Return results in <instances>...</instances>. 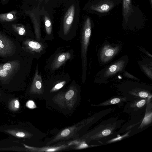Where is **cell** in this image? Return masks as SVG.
Returning a JSON list of instances; mask_svg holds the SVG:
<instances>
[{
  "label": "cell",
  "instance_id": "cell-1",
  "mask_svg": "<svg viewBox=\"0 0 152 152\" xmlns=\"http://www.w3.org/2000/svg\"><path fill=\"white\" fill-rule=\"evenodd\" d=\"M120 0H96L90 9L98 15L106 14L119 4Z\"/></svg>",
  "mask_w": 152,
  "mask_h": 152
},
{
  "label": "cell",
  "instance_id": "cell-2",
  "mask_svg": "<svg viewBox=\"0 0 152 152\" xmlns=\"http://www.w3.org/2000/svg\"><path fill=\"white\" fill-rule=\"evenodd\" d=\"M20 63L17 60L9 61L0 64V80L5 81L18 70Z\"/></svg>",
  "mask_w": 152,
  "mask_h": 152
},
{
  "label": "cell",
  "instance_id": "cell-3",
  "mask_svg": "<svg viewBox=\"0 0 152 152\" xmlns=\"http://www.w3.org/2000/svg\"><path fill=\"white\" fill-rule=\"evenodd\" d=\"M15 49L12 41L4 34L0 33V56L7 57L12 54Z\"/></svg>",
  "mask_w": 152,
  "mask_h": 152
},
{
  "label": "cell",
  "instance_id": "cell-4",
  "mask_svg": "<svg viewBox=\"0 0 152 152\" xmlns=\"http://www.w3.org/2000/svg\"><path fill=\"white\" fill-rule=\"evenodd\" d=\"M91 34V21L89 18H88L85 23L82 39V54L84 58Z\"/></svg>",
  "mask_w": 152,
  "mask_h": 152
},
{
  "label": "cell",
  "instance_id": "cell-5",
  "mask_svg": "<svg viewBox=\"0 0 152 152\" xmlns=\"http://www.w3.org/2000/svg\"><path fill=\"white\" fill-rule=\"evenodd\" d=\"M78 124L73 126L65 129L59 133L55 138L48 142L50 144L55 142L70 138L78 131Z\"/></svg>",
  "mask_w": 152,
  "mask_h": 152
},
{
  "label": "cell",
  "instance_id": "cell-6",
  "mask_svg": "<svg viewBox=\"0 0 152 152\" xmlns=\"http://www.w3.org/2000/svg\"><path fill=\"white\" fill-rule=\"evenodd\" d=\"M42 91V83L41 76L38 74L37 68L31 86L30 92L33 94L41 93Z\"/></svg>",
  "mask_w": 152,
  "mask_h": 152
},
{
  "label": "cell",
  "instance_id": "cell-7",
  "mask_svg": "<svg viewBox=\"0 0 152 152\" xmlns=\"http://www.w3.org/2000/svg\"><path fill=\"white\" fill-rule=\"evenodd\" d=\"M75 13V7L73 4L69 8L66 13L64 20V32L65 35L68 32L72 22Z\"/></svg>",
  "mask_w": 152,
  "mask_h": 152
},
{
  "label": "cell",
  "instance_id": "cell-8",
  "mask_svg": "<svg viewBox=\"0 0 152 152\" xmlns=\"http://www.w3.org/2000/svg\"><path fill=\"white\" fill-rule=\"evenodd\" d=\"M70 146L67 145L63 144L56 146H46L40 148H36L26 146L27 148L31 151L33 152H53L56 151L63 149Z\"/></svg>",
  "mask_w": 152,
  "mask_h": 152
},
{
  "label": "cell",
  "instance_id": "cell-9",
  "mask_svg": "<svg viewBox=\"0 0 152 152\" xmlns=\"http://www.w3.org/2000/svg\"><path fill=\"white\" fill-rule=\"evenodd\" d=\"M25 49L32 53H39L43 49V45L39 43L30 39H27L23 42Z\"/></svg>",
  "mask_w": 152,
  "mask_h": 152
},
{
  "label": "cell",
  "instance_id": "cell-10",
  "mask_svg": "<svg viewBox=\"0 0 152 152\" xmlns=\"http://www.w3.org/2000/svg\"><path fill=\"white\" fill-rule=\"evenodd\" d=\"M71 55L67 52L60 54L54 59L51 65L53 70L57 69L60 67L66 61L70 59Z\"/></svg>",
  "mask_w": 152,
  "mask_h": 152
},
{
  "label": "cell",
  "instance_id": "cell-11",
  "mask_svg": "<svg viewBox=\"0 0 152 152\" xmlns=\"http://www.w3.org/2000/svg\"><path fill=\"white\" fill-rule=\"evenodd\" d=\"M4 131L10 135L18 138H28L31 135V134L28 132L18 128L8 129H5Z\"/></svg>",
  "mask_w": 152,
  "mask_h": 152
},
{
  "label": "cell",
  "instance_id": "cell-12",
  "mask_svg": "<svg viewBox=\"0 0 152 152\" xmlns=\"http://www.w3.org/2000/svg\"><path fill=\"white\" fill-rule=\"evenodd\" d=\"M133 10L131 0H123V19L126 22L128 20L129 16L132 12Z\"/></svg>",
  "mask_w": 152,
  "mask_h": 152
},
{
  "label": "cell",
  "instance_id": "cell-13",
  "mask_svg": "<svg viewBox=\"0 0 152 152\" xmlns=\"http://www.w3.org/2000/svg\"><path fill=\"white\" fill-rule=\"evenodd\" d=\"M8 107L12 112H17L19 109L20 104L17 98H10L8 100Z\"/></svg>",
  "mask_w": 152,
  "mask_h": 152
},
{
  "label": "cell",
  "instance_id": "cell-14",
  "mask_svg": "<svg viewBox=\"0 0 152 152\" xmlns=\"http://www.w3.org/2000/svg\"><path fill=\"white\" fill-rule=\"evenodd\" d=\"M14 12L0 14V20L5 21H11L16 18Z\"/></svg>",
  "mask_w": 152,
  "mask_h": 152
},
{
  "label": "cell",
  "instance_id": "cell-15",
  "mask_svg": "<svg viewBox=\"0 0 152 152\" xmlns=\"http://www.w3.org/2000/svg\"><path fill=\"white\" fill-rule=\"evenodd\" d=\"M70 146H74L75 147L76 149H83L88 146L87 144L83 142H79L78 140H75L72 141L68 143Z\"/></svg>",
  "mask_w": 152,
  "mask_h": 152
},
{
  "label": "cell",
  "instance_id": "cell-16",
  "mask_svg": "<svg viewBox=\"0 0 152 152\" xmlns=\"http://www.w3.org/2000/svg\"><path fill=\"white\" fill-rule=\"evenodd\" d=\"M75 88H71L65 95V98L67 102L72 100L76 94Z\"/></svg>",
  "mask_w": 152,
  "mask_h": 152
},
{
  "label": "cell",
  "instance_id": "cell-17",
  "mask_svg": "<svg viewBox=\"0 0 152 152\" xmlns=\"http://www.w3.org/2000/svg\"><path fill=\"white\" fill-rule=\"evenodd\" d=\"M15 30L20 35H24L25 33L24 28L22 26L17 25H13L12 26Z\"/></svg>",
  "mask_w": 152,
  "mask_h": 152
},
{
  "label": "cell",
  "instance_id": "cell-18",
  "mask_svg": "<svg viewBox=\"0 0 152 152\" xmlns=\"http://www.w3.org/2000/svg\"><path fill=\"white\" fill-rule=\"evenodd\" d=\"M45 27L47 33L48 35L51 34L52 31V26L50 21L45 17Z\"/></svg>",
  "mask_w": 152,
  "mask_h": 152
},
{
  "label": "cell",
  "instance_id": "cell-19",
  "mask_svg": "<svg viewBox=\"0 0 152 152\" xmlns=\"http://www.w3.org/2000/svg\"><path fill=\"white\" fill-rule=\"evenodd\" d=\"M66 83L65 81H63L57 83L51 89V91L54 92L59 90L64 86Z\"/></svg>",
  "mask_w": 152,
  "mask_h": 152
},
{
  "label": "cell",
  "instance_id": "cell-20",
  "mask_svg": "<svg viewBox=\"0 0 152 152\" xmlns=\"http://www.w3.org/2000/svg\"><path fill=\"white\" fill-rule=\"evenodd\" d=\"M9 98L0 88V102H6L10 98Z\"/></svg>",
  "mask_w": 152,
  "mask_h": 152
},
{
  "label": "cell",
  "instance_id": "cell-21",
  "mask_svg": "<svg viewBox=\"0 0 152 152\" xmlns=\"http://www.w3.org/2000/svg\"><path fill=\"white\" fill-rule=\"evenodd\" d=\"M26 106L30 109H33L37 107L34 102L31 100L28 101L26 103Z\"/></svg>",
  "mask_w": 152,
  "mask_h": 152
},
{
  "label": "cell",
  "instance_id": "cell-22",
  "mask_svg": "<svg viewBox=\"0 0 152 152\" xmlns=\"http://www.w3.org/2000/svg\"><path fill=\"white\" fill-rule=\"evenodd\" d=\"M114 53V51L113 50L111 49H107L104 52L105 55L107 57L112 56Z\"/></svg>",
  "mask_w": 152,
  "mask_h": 152
},
{
  "label": "cell",
  "instance_id": "cell-23",
  "mask_svg": "<svg viewBox=\"0 0 152 152\" xmlns=\"http://www.w3.org/2000/svg\"><path fill=\"white\" fill-rule=\"evenodd\" d=\"M118 66L117 65L115 64L111 65L109 67L108 71L110 72H113L116 71L117 69Z\"/></svg>",
  "mask_w": 152,
  "mask_h": 152
},
{
  "label": "cell",
  "instance_id": "cell-24",
  "mask_svg": "<svg viewBox=\"0 0 152 152\" xmlns=\"http://www.w3.org/2000/svg\"><path fill=\"white\" fill-rule=\"evenodd\" d=\"M145 101L143 99L138 102L137 104V106L138 107H142L145 104Z\"/></svg>",
  "mask_w": 152,
  "mask_h": 152
},
{
  "label": "cell",
  "instance_id": "cell-25",
  "mask_svg": "<svg viewBox=\"0 0 152 152\" xmlns=\"http://www.w3.org/2000/svg\"><path fill=\"white\" fill-rule=\"evenodd\" d=\"M139 95L141 97L146 98L148 97V94L145 92L141 91L139 93Z\"/></svg>",
  "mask_w": 152,
  "mask_h": 152
},
{
  "label": "cell",
  "instance_id": "cell-26",
  "mask_svg": "<svg viewBox=\"0 0 152 152\" xmlns=\"http://www.w3.org/2000/svg\"><path fill=\"white\" fill-rule=\"evenodd\" d=\"M111 132L110 130L109 129H105L102 131V134L104 136H107L110 134Z\"/></svg>",
  "mask_w": 152,
  "mask_h": 152
},
{
  "label": "cell",
  "instance_id": "cell-27",
  "mask_svg": "<svg viewBox=\"0 0 152 152\" xmlns=\"http://www.w3.org/2000/svg\"><path fill=\"white\" fill-rule=\"evenodd\" d=\"M120 100L119 98H115L111 100L110 102L112 104H115L119 102Z\"/></svg>",
  "mask_w": 152,
  "mask_h": 152
},
{
  "label": "cell",
  "instance_id": "cell-28",
  "mask_svg": "<svg viewBox=\"0 0 152 152\" xmlns=\"http://www.w3.org/2000/svg\"><path fill=\"white\" fill-rule=\"evenodd\" d=\"M151 3H152V0H151Z\"/></svg>",
  "mask_w": 152,
  "mask_h": 152
},
{
  "label": "cell",
  "instance_id": "cell-29",
  "mask_svg": "<svg viewBox=\"0 0 152 152\" xmlns=\"http://www.w3.org/2000/svg\"><path fill=\"white\" fill-rule=\"evenodd\" d=\"M3 0V1H5V0Z\"/></svg>",
  "mask_w": 152,
  "mask_h": 152
}]
</instances>
